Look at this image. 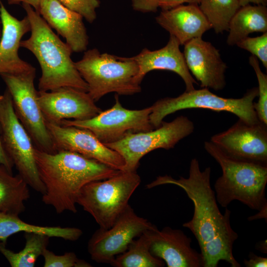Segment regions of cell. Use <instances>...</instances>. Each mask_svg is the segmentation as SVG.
Here are the masks:
<instances>
[{
    "label": "cell",
    "mask_w": 267,
    "mask_h": 267,
    "mask_svg": "<svg viewBox=\"0 0 267 267\" xmlns=\"http://www.w3.org/2000/svg\"><path fill=\"white\" fill-rule=\"evenodd\" d=\"M34 156L45 187L42 201L59 214L77 212V197L86 184L109 178L121 171L69 151L48 153L35 147Z\"/></svg>",
    "instance_id": "2"
},
{
    "label": "cell",
    "mask_w": 267,
    "mask_h": 267,
    "mask_svg": "<svg viewBox=\"0 0 267 267\" xmlns=\"http://www.w3.org/2000/svg\"><path fill=\"white\" fill-rule=\"evenodd\" d=\"M258 96V88L247 91L239 98H224L212 93L209 89L202 88L185 91L176 97H165L155 102L151 107L150 121L154 129L158 128L164 118L178 111L203 108L215 111H227L248 124L259 122L255 112L254 100Z\"/></svg>",
    "instance_id": "7"
},
{
    "label": "cell",
    "mask_w": 267,
    "mask_h": 267,
    "mask_svg": "<svg viewBox=\"0 0 267 267\" xmlns=\"http://www.w3.org/2000/svg\"><path fill=\"white\" fill-rule=\"evenodd\" d=\"M140 182L136 171H121L109 178L86 184L79 193L77 204L91 215L99 228L107 229L129 205Z\"/></svg>",
    "instance_id": "6"
},
{
    "label": "cell",
    "mask_w": 267,
    "mask_h": 267,
    "mask_svg": "<svg viewBox=\"0 0 267 267\" xmlns=\"http://www.w3.org/2000/svg\"><path fill=\"white\" fill-rule=\"evenodd\" d=\"M150 251L168 267H203L201 253L192 248V239L182 230L166 226L149 230Z\"/></svg>",
    "instance_id": "17"
},
{
    "label": "cell",
    "mask_w": 267,
    "mask_h": 267,
    "mask_svg": "<svg viewBox=\"0 0 267 267\" xmlns=\"http://www.w3.org/2000/svg\"><path fill=\"white\" fill-rule=\"evenodd\" d=\"M210 141L232 158L267 165V125L261 121L251 124L239 119Z\"/></svg>",
    "instance_id": "13"
},
{
    "label": "cell",
    "mask_w": 267,
    "mask_h": 267,
    "mask_svg": "<svg viewBox=\"0 0 267 267\" xmlns=\"http://www.w3.org/2000/svg\"><path fill=\"white\" fill-rule=\"evenodd\" d=\"M69 9L83 16L89 23L96 18V9L99 6V0H57Z\"/></svg>",
    "instance_id": "31"
},
{
    "label": "cell",
    "mask_w": 267,
    "mask_h": 267,
    "mask_svg": "<svg viewBox=\"0 0 267 267\" xmlns=\"http://www.w3.org/2000/svg\"><path fill=\"white\" fill-rule=\"evenodd\" d=\"M2 95H0V98L1 97Z\"/></svg>",
    "instance_id": "41"
},
{
    "label": "cell",
    "mask_w": 267,
    "mask_h": 267,
    "mask_svg": "<svg viewBox=\"0 0 267 267\" xmlns=\"http://www.w3.org/2000/svg\"><path fill=\"white\" fill-rule=\"evenodd\" d=\"M46 123L56 150L74 152L124 171L125 162L116 151L102 143L89 131L75 126Z\"/></svg>",
    "instance_id": "14"
},
{
    "label": "cell",
    "mask_w": 267,
    "mask_h": 267,
    "mask_svg": "<svg viewBox=\"0 0 267 267\" xmlns=\"http://www.w3.org/2000/svg\"><path fill=\"white\" fill-rule=\"evenodd\" d=\"M20 232L40 233L71 241L78 240L83 234L78 228L32 224L21 220L19 215L0 212V241L6 244L10 236Z\"/></svg>",
    "instance_id": "23"
},
{
    "label": "cell",
    "mask_w": 267,
    "mask_h": 267,
    "mask_svg": "<svg viewBox=\"0 0 267 267\" xmlns=\"http://www.w3.org/2000/svg\"><path fill=\"white\" fill-rule=\"evenodd\" d=\"M113 106L95 116L84 120H64L59 125L75 126L91 132L104 144L118 141L130 134L154 129L149 116L151 107L140 110L128 109L121 105L118 94Z\"/></svg>",
    "instance_id": "11"
},
{
    "label": "cell",
    "mask_w": 267,
    "mask_h": 267,
    "mask_svg": "<svg viewBox=\"0 0 267 267\" xmlns=\"http://www.w3.org/2000/svg\"><path fill=\"white\" fill-rule=\"evenodd\" d=\"M226 43L233 46L253 32H267V8L262 5L241 6L228 26Z\"/></svg>",
    "instance_id": "22"
},
{
    "label": "cell",
    "mask_w": 267,
    "mask_h": 267,
    "mask_svg": "<svg viewBox=\"0 0 267 267\" xmlns=\"http://www.w3.org/2000/svg\"><path fill=\"white\" fill-rule=\"evenodd\" d=\"M267 209H263L260 211H258L259 212L258 214L253 216L249 217L248 220L249 221H252L253 220L263 218L265 219H266V221H267Z\"/></svg>",
    "instance_id": "39"
},
{
    "label": "cell",
    "mask_w": 267,
    "mask_h": 267,
    "mask_svg": "<svg viewBox=\"0 0 267 267\" xmlns=\"http://www.w3.org/2000/svg\"><path fill=\"white\" fill-rule=\"evenodd\" d=\"M157 23L174 36L180 45L191 40L202 38L212 28L198 4L179 5L162 10L156 17Z\"/></svg>",
    "instance_id": "21"
},
{
    "label": "cell",
    "mask_w": 267,
    "mask_h": 267,
    "mask_svg": "<svg viewBox=\"0 0 267 267\" xmlns=\"http://www.w3.org/2000/svg\"><path fill=\"white\" fill-rule=\"evenodd\" d=\"M249 63L253 68L258 82L259 99L254 107L259 120L267 125V75L261 69L256 57L251 55Z\"/></svg>",
    "instance_id": "28"
},
{
    "label": "cell",
    "mask_w": 267,
    "mask_h": 267,
    "mask_svg": "<svg viewBox=\"0 0 267 267\" xmlns=\"http://www.w3.org/2000/svg\"><path fill=\"white\" fill-rule=\"evenodd\" d=\"M1 32H2V25H1V21L0 20V40L1 36Z\"/></svg>",
    "instance_id": "40"
},
{
    "label": "cell",
    "mask_w": 267,
    "mask_h": 267,
    "mask_svg": "<svg viewBox=\"0 0 267 267\" xmlns=\"http://www.w3.org/2000/svg\"><path fill=\"white\" fill-rule=\"evenodd\" d=\"M0 123L4 146L18 174L29 186L43 195L45 187L39 175L34 156L35 146L15 114L7 89L0 98Z\"/></svg>",
    "instance_id": "9"
},
{
    "label": "cell",
    "mask_w": 267,
    "mask_h": 267,
    "mask_svg": "<svg viewBox=\"0 0 267 267\" xmlns=\"http://www.w3.org/2000/svg\"><path fill=\"white\" fill-rule=\"evenodd\" d=\"M241 6H244L250 3L256 5L267 6V0H238Z\"/></svg>",
    "instance_id": "37"
},
{
    "label": "cell",
    "mask_w": 267,
    "mask_h": 267,
    "mask_svg": "<svg viewBox=\"0 0 267 267\" xmlns=\"http://www.w3.org/2000/svg\"><path fill=\"white\" fill-rule=\"evenodd\" d=\"M149 230L134 239L126 250L116 256L110 265L115 267H164V262L154 256L150 251Z\"/></svg>",
    "instance_id": "25"
},
{
    "label": "cell",
    "mask_w": 267,
    "mask_h": 267,
    "mask_svg": "<svg viewBox=\"0 0 267 267\" xmlns=\"http://www.w3.org/2000/svg\"><path fill=\"white\" fill-rule=\"evenodd\" d=\"M236 45L251 52L267 69V32L256 37H247L239 41Z\"/></svg>",
    "instance_id": "30"
},
{
    "label": "cell",
    "mask_w": 267,
    "mask_h": 267,
    "mask_svg": "<svg viewBox=\"0 0 267 267\" xmlns=\"http://www.w3.org/2000/svg\"><path fill=\"white\" fill-rule=\"evenodd\" d=\"M0 165L4 166L9 171L12 172L14 166L12 160L7 153L4 146L2 136L1 129L0 123Z\"/></svg>",
    "instance_id": "33"
},
{
    "label": "cell",
    "mask_w": 267,
    "mask_h": 267,
    "mask_svg": "<svg viewBox=\"0 0 267 267\" xmlns=\"http://www.w3.org/2000/svg\"><path fill=\"white\" fill-rule=\"evenodd\" d=\"M39 13L51 28L66 40L73 52L87 50L89 37L82 15L57 0H41Z\"/></svg>",
    "instance_id": "20"
},
{
    "label": "cell",
    "mask_w": 267,
    "mask_h": 267,
    "mask_svg": "<svg viewBox=\"0 0 267 267\" xmlns=\"http://www.w3.org/2000/svg\"><path fill=\"white\" fill-rule=\"evenodd\" d=\"M204 148L222 169L214 189L217 201L222 207L237 200L252 210L267 209V165L232 158L211 141L204 142Z\"/></svg>",
    "instance_id": "4"
},
{
    "label": "cell",
    "mask_w": 267,
    "mask_h": 267,
    "mask_svg": "<svg viewBox=\"0 0 267 267\" xmlns=\"http://www.w3.org/2000/svg\"><path fill=\"white\" fill-rule=\"evenodd\" d=\"M0 17L2 25L0 40V74H20L35 68L23 60L18 50L23 36L31 31L27 16L18 20L12 16L0 0Z\"/></svg>",
    "instance_id": "18"
},
{
    "label": "cell",
    "mask_w": 267,
    "mask_h": 267,
    "mask_svg": "<svg viewBox=\"0 0 267 267\" xmlns=\"http://www.w3.org/2000/svg\"><path fill=\"white\" fill-rule=\"evenodd\" d=\"M200 0H162L160 7L162 10H167L185 3L199 4Z\"/></svg>",
    "instance_id": "35"
},
{
    "label": "cell",
    "mask_w": 267,
    "mask_h": 267,
    "mask_svg": "<svg viewBox=\"0 0 267 267\" xmlns=\"http://www.w3.org/2000/svg\"><path fill=\"white\" fill-rule=\"evenodd\" d=\"M28 186L20 175L13 176L0 165V212L17 215L23 212L24 202L30 198Z\"/></svg>",
    "instance_id": "24"
},
{
    "label": "cell",
    "mask_w": 267,
    "mask_h": 267,
    "mask_svg": "<svg viewBox=\"0 0 267 267\" xmlns=\"http://www.w3.org/2000/svg\"><path fill=\"white\" fill-rule=\"evenodd\" d=\"M9 5L26 3L31 5L37 12H39L41 0H7Z\"/></svg>",
    "instance_id": "36"
},
{
    "label": "cell",
    "mask_w": 267,
    "mask_h": 267,
    "mask_svg": "<svg viewBox=\"0 0 267 267\" xmlns=\"http://www.w3.org/2000/svg\"><path fill=\"white\" fill-rule=\"evenodd\" d=\"M133 9L136 11L155 12L160 7L162 0H131Z\"/></svg>",
    "instance_id": "32"
},
{
    "label": "cell",
    "mask_w": 267,
    "mask_h": 267,
    "mask_svg": "<svg viewBox=\"0 0 267 267\" xmlns=\"http://www.w3.org/2000/svg\"><path fill=\"white\" fill-rule=\"evenodd\" d=\"M75 64L88 86V93L95 102L110 92L132 95L141 90L137 79L138 67L131 57L101 53L92 48L86 50Z\"/></svg>",
    "instance_id": "5"
},
{
    "label": "cell",
    "mask_w": 267,
    "mask_h": 267,
    "mask_svg": "<svg viewBox=\"0 0 267 267\" xmlns=\"http://www.w3.org/2000/svg\"><path fill=\"white\" fill-rule=\"evenodd\" d=\"M42 256L44 259V267H91L86 261L79 259L73 252H66L62 255H57L46 248Z\"/></svg>",
    "instance_id": "29"
},
{
    "label": "cell",
    "mask_w": 267,
    "mask_h": 267,
    "mask_svg": "<svg viewBox=\"0 0 267 267\" xmlns=\"http://www.w3.org/2000/svg\"><path fill=\"white\" fill-rule=\"evenodd\" d=\"M0 76L11 96L15 114L35 147L48 153L57 152L38 102L34 85L36 69L20 74L3 73Z\"/></svg>",
    "instance_id": "8"
},
{
    "label": "cell",
    "mask_w": 267,
    "mask_h": 267,
    "mask_svg": "<svg viewBox=\"0 0 267 267\" xmlns=\"http://www.w3.org/2000/svg\"><path fill=\"white\" fill-rule=\"evenodd\" d=\"M210 167L203 171L199 161L193 158L187 178L178 179L165 175L158 176L146 185L147 188L164 184H174L184 191L193 204L192 219L183 224L197 239L203 260V267H217L221 261L231 267L241 265L233 255V246L238 237L230 224L231 211L226 208L222 214L218 206L215 193L211 185Z\"/></svg>",
    "instance_id": "1"
},
{
    "label": "cell",
    "mask_w": 267,
    "mask_h": 267,
    "mask_svg": "<svg viewBox=\"0 0 267 267\" xmlns=\"http://www.w3.org/2000/svg\"><path fill=\"white\" fill-rule=\"evenodd\" d=\"M184 45L186 66L201 87L217 91L222 89L226 85L227 66L219 50L202 38L193 39Z\"/></svg>",
    "instance_id": "16"
},
{
    "label": "cell",
    "mask_w": 267,
    "mask_h": 267,
    "mask_svg": "<svg viewBox=\"0 0 267 267\" xmlns=\"http://www.w3.org/2000/svg\"><path fill=\"white\" fill-rule=\"evenodd\" d=\"M198 6L217 34L228 31L231 18L241 7L238 0H200Z\"/></svg>",
    "instance_id": "27"
},
{
    "label": "cell",
    "mask_w": 267,
    "mask_h": 267,
    "mask_svg": "<svg viewBox=\"0 0 267 267\" xmlns=\"http://www.w3.org/2000/svg\"><path fill=\"white\" fill-rule=\"evenodd\" d=\"M256 249L259 251L267 254V240L261 241L257 243Z\"/></svg>",
    "instance_id": "38"
},
{
    "label": "cell",
    "mask_w": 267,
    "mask_h": 267,
    "mask_svg": "<svg viewBox=\"0 0 267 267\" xmlns=\"http://www.w3.org/2000/svg\"><path fill=\"white\" fill-rule=\"evenodd\" d=\"M25 245L24 248L14 252L6 247V243L0 241V252L12 267H35L38 258L42 256L49 243V237L43 234L24 233Z\"/></svg>",
    "instance_id": "26"
},
{
    "label": "cell",
    "mask_w": 267,
    "mask_h": 267,
    "mask_svg": "<svg viewBox=\"0 0 267 267\" xmlns=\"http://www.w3.org/2000/svg\"><path fill=\"white\" fill-rule=\"evenodd\" d=\"M194 130L193 123L187 117L180 116L170 122L163 121L158 128L151 131L130 134L105 145L123 157L125 162L124 171H136L143 156L155 149L174 147Z\"/></svg>",
    "instance_id": "10"
},
{
    "label": "cell",
    "mask_w": 267,
    "mask_h": 267,
    "mask_svg": "<svg viewBox=\"0 0 267 267\" xmlns=\"http://www.w3.org/2000/svg\"><path fill=\"white\" fill-rule=\"evenodd\" d=\"M248 259L244 260L243 263L246 267H267V258L257 256L250 252Z\"/></svg>",
    "instance_id": "34"
},
{
    "label": "cell",
    "mask_w": 267,
    "mask_h": 267,
    "mask_svg": "<svg viewBox=\"0 0 267 267\" xmlns=\"http://www.w3.org/2000/svg\"><path fill=\"white\" fill-rule=\"evenodd\" d=\"M156 226L137 216L130 205L107 229L99 228L89 241L88 249L92 260L109 263L124 252L135 238Z\"/></svg>",
    "instance_id": "12"
},
{
    "label": "cell",
    "mask_w": 267,
    "mask_h": 267,
    "mask_svg": "<svg viewBox=\"0 0 267 267\" xmlns=\"http://www.w3.org/2000/svg\"><path fill=\"white\" fill-rule=\"evenodd\" d=\"M180 45L177 39L170 35L169 41L163 47L155 50L144 48L136 55L131 57L138 67L139 82L141 83L145 75L150 71L168 70L181 77L185 85V91L195 89L194 85L197 83L186 66L183 54L179 49Z\"/></svg>",
    "instance_id": "19"
},
{
    "label": "cell",
    "mask_w": 267,
    "mask_h": 267,
    "mask_svg": "<svg viewBox=\"0 0 267 267\" xmlns=\"http://www.w3.org/2000/svg\"><path fill=\"white\" fill-rule=\"evenodd\" d=\"M38 99L45 122L59 125L64 120L91 118L102 110L88 92L71 87L38 91Z\"/></svg>",
    "instance_id": "15"
},
{
    "label": "cell",
    "mask_w": 267,
    "mask_h": 267,
    "mask_svg": "<svg viewBox=\"0 0 267 267\" xmlns=\"http://www.w3.org/2000/svg\"><path fill=\"white\" fill-rule=\"evenodd\" d=\"M31 26V36L20 42V47L30 51L37 58L42 74L40 91L71 87L86 92L88 86L71 59L70 47L63 42L45 20L31 5L22 3Z\"/></svg>",
    "instance_id": "3"
}]
</instances>
